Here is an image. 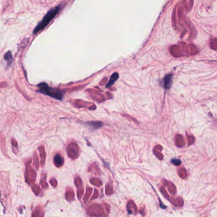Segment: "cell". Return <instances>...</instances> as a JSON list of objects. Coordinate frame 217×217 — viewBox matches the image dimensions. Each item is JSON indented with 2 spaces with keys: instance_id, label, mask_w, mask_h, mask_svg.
I'll return each mask as SVG.
<instances>
[{
  "instance_id": "1",
  "label": "cell",
  "mask_w": 217,
  "mask_h": 217,
  "mask_svg": "<svg viewBox=\"0 0 217 217\" xmlns=\"http://www.w3.org/2000/svg\"><path fill=\"white\" fill-rule=\"evenodd\" d=\"M60 10V6H58V7H55L53 8H51V9L48 11V12L46 14L45 16L43 17V19L42 21L40 22L38 25H37L36 27H35L33 33L36 34L38 32L42 31L43 29H45L47 26L49 24L51 20H53L55 17L56 16L57 14L58 13Z\"/></svg>"
},
{
  "instance_id": "2",
  "label": "cell",
  "mask_w": 217,
  "mask_h": 217,
  "mask_svg": "<svg viewBox=\"0 0 217 217\" xmlns=\"http://www.w3.org/2000/svg\"><path fill=\"white\" fill-rule=\"evenodd\" d=\"M39 91L41 93L48 95L55 99L62 100L63 98V92L57 88H53L49 87V86L45 83H42L38 85Z\"/></svg>"
},
{
  "instance_id": "3",
  "label": "cell",
  "mask_w": 217,
  "mask_h": 217,
  "mask_svg": "<svg viewBox=\"0 0 217 217\" xmlns=\"http://www.w3.org/2000/svg\"><path fill=\"white\" fill-rule=\"evenodd\" d=\"M172 74H168L164 77L163 79V86L164 88L168 89L170 88L171 85H172Z\"/></svg>"
},
{
  "instance_id": "4",
  "label": "cell",
  "mask_w": 217,
  "mask_h": 217,
  "mask_svg": "<svg viewBox=\"0 0 217 217\" xmlns=\"http://www.w3.org/2000/svg\"><path fill=\"white\" fill-rule=\"evenodd\" d=\"M118 77H119V74H118V72H114V73L111 76V78H110L109 81V83H107V85H106V87H111V86L116 81H117Z\"/></svg>"
},
{
  "instance_id": "5",
  "label": "cell",
  "mask_w": 217,
  "mask_h": 217,
  "mask_svg": "<svg viewBox=\"0 0 217 217\" xmlns=\"http://www.w3.org/2000/svg\"><path fill=\"white\" fill-rule=\"evenodd\" d=\"M54 163L57 167H60L63 163V159L59 154H57L54 158Z\"/></svg>"
},
{
  "instance_id": "6",
  "label": "cell",
  "mask_w": 217,
  "mask_h": 217,
  "mask_svg": "<svg viewBox=\"0 0 217 217\" xmlns=\"http://www.w3.org/2000/svg\"><path fill=\"white\" fill-rule=\"evenodd\" d=\"M89 126H90L92 128L98 129L103 126L102 123L98 122V121H91V122L87 123Z\"/></svg>"
},
{
  "instance_id": "7",
  "label": "cell",
  "mask_w": 217,
  "mask_h": 217,
  "mask_svg": "<svg viewBox=\"0 0 217 217\" xmlns=\"http://www.w3.org/2000/svg\"><path fill=\"white\" fill-rule=\"evenodd\" d=\"M43 212L39 209H36L35 210H34L33 213V215H32V217H43Z\"/></svg>"
},
{
  "instance_id": "8",
  "label": "cell",
  "mask_w": 217,
  "mask_h": 217,
  "mask_svg": "<svg viewBox=\"0 0 217 217\" xmlns=\"http://www.w3.org/2000/svg\"><path fill=\"white\" fill-rule=\"evenodd\" d=\"M4 58H5V60H7L8 62H11V60H12V55H11V52L8 51L7 53L5 55Z\"/></svg>"
},
{
  "instance_id": "9",
  "label": "cell",
  "mask_w": 217,
  "mask_h": 217,
  "mask_svg": "<svg viewBox=\"0 0 217 217\" xmlns=\"http://www.w3.org/2000/svg\"><path fill=\"white\" fill-rule=\"evenodd\" d=\"M172 163L175 164V165L176 166H178L180 165V164H181V161L179 160H176V159H173V160H172Z\"/></svg>"
}]
</instances>
